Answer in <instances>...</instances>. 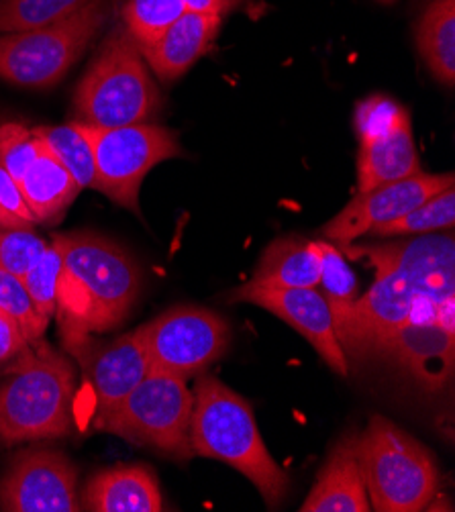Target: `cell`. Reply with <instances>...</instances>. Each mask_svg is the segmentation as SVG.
Listing matches in <instances>:
<instances>
[{
  "label": "cell",
  "mask_w": 455,
  "mask_h": 512,
  "mask_svg": "<svg viewBox=\"0 0 455 512\" xmlns=\"http://www.w3.org/2000/svg\"><path fill=\"white\" fill-rule=\"evenodd\" d=\"M90 0H0V35L66 19Z\"/></svg>",
  "instance_id": "obj_27"
},
{
  "label": "cell",
  "mask_w": 455,
  "mask_h": 512,
  "mask_svg": "<svg viewBox=\"0 0 455 512\" xmlns=\"http://www.w3.org/2000/svg\"><path fill=\"white\" fill-rule=\"evenodd\" d=\"M151 370L188 380L205 372L229 347V323L200 306H174L137 329Z\"/></svg>",
  "instance_id": "obj_10"
},
{
  "label": "cell",
  "mask_w": 455,
  "mask_h": 512,
  "mask_svg": "<svg viewBox=\"0 0 455 512\" xmlns=\"http://www.w3.org/2000/svg\"><path fill=\"white\" fill-rule=\"evenodd\" d=\"M407 117L411 115L407 113V109L400 107L396 100L388 96H370L358 105L353 123H356L360 143H364L382 137Z\"/></svg>",
  "instance_id": "obj_32"
},
{
  "label": "cell",
  "mask_w": 455,
  "mask_h": 512,
  "mask_svg": "<svg viewBox=\"0 0 455 512\" xmlns=\"http://www.w3.org/2000/svg\"><path fill=\"white\" fill-rule=\"evenodd\" d=\"M231 300L256 304L282 319L315 347L335 374L343 378L349 374V357L335 335L329 304L317 288H266L247 282L231 294Z\"/></svg>",
  "instance_id": "obj_14"
},
{
  "label": "cell",
  "mask_w": 455,
  "mask_h": 512,
  "mask_svg": "<svg viewBox=\"0 0 455 512\" xmlns=\"http://www.w3.org/2000/svg\"><path fill=\"white\" fill-rule=\"evenodd\" d=\"M82 510L92 512H160L164 498L154 470L117 466L98 472L84 490Z\"/></svg>",
  "instance_id": "obj_18"
},
{
  "label": "cell",
  "mask_w": 455,
  "mask_h": 512,
  "mask_svg": "<svg viewBox=\"0 0 455 512\" xmlns=\"http://www.w3.org/2000/svg\"><path fill=\"white\" fill-rule=\"evenodd\" d=\"M370 506L378 512L425 510L439 490L433 453L386 417L374 415L358 435Z\"/></svg>",
  "instance_id": "obj_6"
},
{
  "label": "cell",
  "mask_w": 455,
  "mask_h": 512,
  "mask_svg": "<svg viewBox=\"0 0 455 512\" xmlns=\"http://www.w3.org/2000/svg\"><path fill=\"white\" fill-rule=\"evenodd\" d=\"M453 225H455V186L433 194L407 215L376 227L370 235L415 237V235H427L433 231H451Z\"/></svg>",
  "instance_id": "obj_25"
},
{
  "label": "cell",
  "mask_w": 455,
  "mask_h": 512,
  "mask_svg": "<svg viewBox=\"0 0 455 512\" xmlns=\"http://www.w3.org/2000/svg\"><path fill=\"white\" fill-rule=\"evenodd\" d=\"M347 260L366 262L376 270L370 290L358 298L351 319L339 335L345 355H372L407 321H429L455 333V239L415 235L392 243L339 247Z\"/></svg>",
  "instance_id": "obj_1"
},
{
  "label": "cell",
  "mask_w": 455,
  "mask_h": 512,
  "mask_svg": "<svg viewBox=\"0 0 455 512\" xmlns=\"http://www.w3.org/2000/svg\"><path fill=\"white\" fill-rule=\"evenodd\" d=\"M47 243L33 229H0V268L23 278L45 253Z\"/></svg>",
  "instance_id": "obj_31"
},
{
  "label": "cell",
  "mask_w": 455,
  "mask_h": 512,
  "mask_svg": "<svg viewBox=\"0 0 455 512\" xmlns=\"http://www.w3.org/2000/svg\"><path fill=\"white\" fill-rule=\"evenodd\" d=\"M160 107L162 96L143 54L119 25L100 45L76 88L78 121L103 129L149 123Z\"/></svg>",
  "instance_id": "obj_5"
},
{
  "label": "cell",
  "mask_w": 455,
  "mask_h": 512,
  "mask_svg": "<svg viewBox=\"0 0 455 512\" xmlns=\"http://www.w3.org/2000/svg\"><path fill=\"white\" fill-rule=\"evenodd\" d=\"M62 251L56 243L47 245L39 262L23 276V284L35 304L37 313L52 321L58 306V284L62 276Z\"/></svg>",
  "instance_id": "obj_28"
},
{
  "label": "cell",
  "mask_w": 455,
  "mask_h": 512,
  "mask_svg": "<svg viewBox=\"0 0 455 512\" xmlns=\"http://www.w3.org/2000/svg\"><path fill=\"white\" fill-rule=\"evenodd\" d=\"M35 131L43 139V143L54 151V156L64 164V168L74 176L82 190H96L94 151L86 127L80 121L56 127H39Z\"/></svg>",
  "instance_id": "obj_24"
},
{
  "label": "cell",
  "mask_w": 455,
  "mask_h": 512,
  "mask_svg": "<svg viewBox=\"0 0 455 512\" xmlns=\"http://www.w3.org/2000/svg\"><path fill=\"white\" fill-rule=\"evenodd\" d=\"M0 382V443L60 439L72 431L76 370L68 357L37 343Z\"/></svg>",
  "instance_id": "obj_4"
},
{
  "label": "cell",
  "mask_w": 455,
  "mask_h": 512,
  "mask_svg": "<svg viewBox=\"0 0 455 512\" xmlns=\"http://www.w3.org/2000/svg\"><path fill=\"white\" fill-rule=\"evenodd\" d=\"M421 172L411 117L400 121L382 137L360 143L358 192L409 178Z\"/></svg>",
  "instance_id": "obj_19"
},
{
  "label": "cell",
  "mask_w": 455,
  "mask_h": 512,
  "mask_svg": "<svg viewBox=\"0 0 455 512\" xmlns=\"http://www.w3.org/2000/svg\"><path fill=\"white\" fill-rule=\"evenodd\" d=\"M186 13V0H127L121 19L139 51L158 41Z\"/></svg>",
  "instance_id": "obj_26"
},
{
  "label": "cell",
  "mask_w": 455,
  "mask_h": 512,
  "mask_svg": "<svg viewBox=\"0 0 455 512\" xmlns=\"http://www.w3.org/2000/svg\"><path fill=\"white\" fill-rule=\"evenodd\" d=\"M382 3H392V0H382Z\"/></svg>",
  "instance_id": "obj_36"
},
{
  "label": "cell",
  "mask_w": 455,
  "mask_h": 512,
  "mask_svg": "<svg viewBox=\"0 0 455 512\" xmlns=\"http://www.w3.org/2000/svg\"><path fill=\"white\" fill-rule=\"evenodd\" d=\"M19 186L37 223L60 221L82 190L43 139L37 158L21 178Z\"/></svg>",
  "instance_id": "obj_21"
},
{
  "label": "cell",
  "mask_w": 455,
  "mask_h": 512,
  "mask_svg": "<svg viewBox=\"0 0 455 512\" xmlns=\"http://www.w3.org/2000/svg\"><path fill=\"white\" fill-rule=\"evenodd\" d=\"M54 243L64 260L56 306L62 335L117 329L141 288L137 262L119 243L88 231L58 235Z\"/></svg>",
  "instance_id": "obj_2"
},
{
  "label": "cell",
  "mask_w": 455,
  "mask_h": 512,
  "mask_svg": "<svg viewBox=\"0 0 455 512\" xmlns=\"http://www.w3.org/2000/svg\"><path fill=\"white\" fill-rule=\"evenodd\" d=\"M451 186H455V178L451 172H419L409 178L358 192L323 227V235L331 243H337V247L349 245L364 235H370L376 227L407 215L433 194Z\"/></svg>",
  "instance_id": "obj_13"
},
{
  "label": "cell",
  "mask_w": 455,
  "mask_h": 512,
  "mask_svg": "<svg viewBox=\"0 0 455 512\" xmlns=\"http://www.w3.org/2000/svg\"><path fill=\"white\" fill-rule=\"evenodd\" d=\"M417 49L443 86L455 84V0H433L415 29Z\"/></svg>",
  "instance_id": "obj_22"
},
{
  "label": "cell",
  "mask_w": 455,
  "mask_h": 512,
  "mask_svg": "<svg viewBox=\"0 0 455 512\" xmlns=\"http://www.w3.org/2000/svg\"><path fill=\"white\" fill-rule=\"evenodd\" d=\"M192 404L194 396L184 378L151 370L123 400L98 415L92 427L188 462L194 457L190 447Z\"/></svg>",
  "instance_id": "obj_8"
},
{
  "label": "cell",
  "mask_w": 455,
  "mask_h": 512,
  "mask_svg": "<svg viewBox=\"0 0 455 512\" xmlns=\"http://www.w3.org/2000/svg\"><path fill=\"white\" fill-rule=\"evenodd\" d=\"M192 396V453L235 468L276 508L288 492V476L270 455L254 408L215 376H200Z\"/></svg>",
  "instance_id": "obj_3"
},
{
  "label": "cell",
  "mask_w": 455,
  "mask_h": 512,
  "mask_svg": "<svg viewBox=\"0 0 455 512\" xmlns=\"http://www.w3.org/2000/svg\"><path fill=\"white\" fill-rule=\"evenodd\" d=\"M321 249V276L317 290L323 294V298L329 304V311L333 317L335 335L345 331L353 306H356L360 298V286L358 278L353 274L349 260L343 255V251L331 243V241H319Z\"/></svg>",
  "instance_id": "obj_23"
},
{
  "label": "cell",
  "mask_w": 455,
  "mask_h": 512,
  "mask_svg": "<svg viewBox=\"0 0 455 512\" xmlns=\"http://www.w3.org/2000/svg\"><path fill=\"white\" fill-rule=\"evenodd\" d=\"M62 341L82 368L88 415L92 421L123 400L151 372L137 329L115 339L74 333L62 335Z\"/></svg>",
  "instance_id": "obj_11"
},
{
  "label": "cell",
  "mask_w": 455,
  "mask_h": 512,
  "mask_svg": "<svg viewBox=\"0 0 455 512\" xmlns=\"http://www.w3.org/2000/svg\"><path fill=\"white\" fill-rule=\"evenodd\" d=\"M321 276L319 241L298 235L274 239L262 253L249 282L266 288H317Z\"/></svg>",
  "instance_id": "obj_20"
},
{
  "label": "cell",
  "mask_w": 455,
  "mask_h": 512,
  "mask_svg": "<svg viewBox=\"0 0 455 512\" xmlns=\"http://www.w3.org/2000/svg\"><path fill=\"white\" fill-rule=\"evenodd\" d=\"M0 506L9 512H76L78 470L52 449H29L0 478Z\"/></svg>",
  "instance_id": "obj_12"
},
{
  "label": "cell",
  "mask_w": 455,
  "mask_h": 512,
  "mask_svg": "<svg viewBox=\"0 0 455 512\" xmlns=\"http://www.w3.org/2000/svg\"><path fill=\"white\" fill-rule=\"evenodd\" d=\"M41 147V137L35 129H27L21 123L0 125V166H3L17 182L25 176Z\"/></svg>",
  "instance_id": "obj_30"
},
{
  "label": "cell",
  "mask_w": 455,
  "mask_h": 512,
  "mask_svg": "<svg viewBox=\"0 0 455 512\" xmlns=\"http://www.w3.org/2000/svg\"><path fill=\"white\" fill-rule=\"evenodd\" d=\"M223 17L186 11L166 33L141 54L162 82H174L207 54L221 29Z\"/></svg>",
  "instance_id": "obj_17"
},
{
  "label": "cell",
  "mask_w": 455,
  "mask_h": 512,
  "mask_svg": "<svg viewBox=\"0 0 455 512\" xmlns=\"http://www.w3.org/2000/svg\"><path fill=\"white\" fill-rule=\"evenodd\" d=\"M0 311L19 323L29 343H37L49 325V321L37 313L23 278H17L3 268H0Z\"/></svg>",
  "instance_id": "obj_29"
},
{
  "label": "cell",
  "mask_w": 455,
  "mask_h": 512,
  "mask_svg": "<svg viewBox=\"0 0 455 512\" xmlns=\"http://www.w3.org/2000/svg\"><path fill=\"white\" fill-rule=\"evenodd\" d=\"M115 11V0H90L74 15L0 35V78L23 88H52L82 58Z\"/></svg>",
  "instance_id": "obj_7"
},
{
  "label": "cell",
  "mask_w": 455,
  "mask_h": 512,
  "mask_svg": "<svg viewBox=\"0 0 455 512\" xmlns=\"http://www.w3.org/2000/svg\"><path fill=\"white\" fill-rule=\"evenodd\" d=\"M84 127L94 151L96 190L139 215V190L145 176L158 164L184 153L176 133L154 123L111 129Z\"/></svg>",
  "instance_id": "obj_9"
},
{
  "label": "cell",
  "mask_w": 455,
  "mask_h": 512,
  "mask_svg": "<svg viewBox=\"0 0 455 512\" xmlns=\"http://www.w3.org/2000/svg\"><path fill=\"white\" fill-rule=\"evenodd\" d=\"M429 392H439L453 376L455 333L433 321H407L378 349Z\"/></svg>",
  "instance_id": "obj_15"
},
{
  "label": "cell",
  "mask_w": 455,
  "mask_h": 512,
  "mask_svg": "<svg viewBox=\"0 0 455 512\" xmlns=\"http://www.w3.org/2000/svg\"><path fill=\"white\" fill-rule=\"evenodd\" d=\"M27 347L29 341L19 323L0 311V364L13 360L15 355L23 353Z\"/></svg>",
  "instance_id": "obj_34"
},
{
  "label": "cell",
  "mask_w": 455,
  "mask_h": 512,
  "mask_svg": "<svg viewBox=\"0 0 455 512\" xmlns=\"http://www.w3.org/2000/svg\"><path fill=\"white\" fill-rule=\"evenodd\" d=\"M35 225L19 182L0 166V229H33Z\"/></svg>",
  "instance_id": "obj_33"
},
{
  "label": "cell",
  "mask_w": 455,
  "mask_h": 512,
  "mask_svg": "<svg viewBox=\"0 0 455 512\" xmlns=\"http://www.w3.org/2000/svg\"><path fill=\"white\" fill-rule=\"evenodd\" d=\"M239 3L241 0H186V11L223 17L229 11H233Z\"/></svg>",
  "instance_id": "obj_35"
},
{
  "label": "cell",
  "mask_w": 455,
  "mask_h": 512,
  "mask_svg": "<svg viewBox=\"0 0 455 512\" xmlns=\"http://www.w3.org/2000/svg\"><path fill=\"white\" fill-rule=\"evenodd\" d=\"M302 512L372 510L358 455V435L347 433L329 453L317 484L300 506Z\"/></svg>",
  "instance_id": "obj_16"
}]
</instances>
